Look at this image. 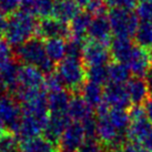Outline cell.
Returning <instances> with one entry per match:
<instances>
[{"label": "cell", "mask_w": 152, "mask_h": 152, "mask_svg": "<svg viewBox=\"0 0 152 152\" xmlns=\"http://www.w3.org/2000/svg\"><path fill=\"white\" fill-rule=\"evenodd\" d=\"M38 22L34 16L25 11H18L9 16L4 29V40L12 47H19L37 34Z\"/></svg>", "instance_id": "1"}, {"label": "cell", "mask_w": 152, "mask_h": 152, "mask_svg": "<svg viewBox=\"0 0 152 152\" xmlns=\"http://www.w3.org/2000/svg\"><path fill=\"white\" fill-rule=\"evenodd\" d=\"M56 71L59 75L64 88L68 91L78 92L86 83V66L81 59L67 57L60 64H57Z\"/></svg>", "instance_id": "2"}, {"label": "cell", "mask_w": 152, "mask_h": 152, "mask_svg": "<svg viewBox=\"0 0 152 152\" xmlns=\"http://www.w3.org/2000/svg\"><path fill=\"white\" fill-rule=\"evenodd\" d=\"M15 57L23 64L37 67L40 71L50 60L47 56L43 40L38 37H34L17 47L15 50Z\"/></svg>", "instance_id": "3"}, {"label": "cell", "mask_w": 152, "mask_h": 152, "mask_svg": "<svg viewBox=\"0 0 152 152\" xmlns=\"http://www.w3.org/2000/svg\"><path fill=\"white\" fill-rule=\"evenodd\" d=\"M112 34L115 37L129 38L134 37L139 26V18L132 10L111 9L108 15Z\"/></svg>", "instance_id": "4"}, {"label": "cell", "mask_w": 152, "mask_h": 152, "mask_svg": "<svg viewBox=\"0 0 152 152\" xmlns=\"http://www.w3.org/2000/svg\"><path fill=\"white\" fill-rule=\"evenodd\" d=\"M22 117L21 106L12 94L0 97V121L11 132H16Z\"/></svg>", "instance_id": "5"}, {"label": "cell", "mask_w": 152, "mask_h": 152, "mask_svg": "<svg viewBox=\"0 0 152 152\" xmlns=\"http://www.w3.org/2000/svg\"><path fill=\"white\" fill-rule=\"evenodd\" d=\"M37 37L40 39H70L71 38V32H70V27L68 23L61 22L57 20L53 17L43 18L40 21H38L37 26Z\"/></svg>", "instance_id": "6"}, {"label": "cell", "mask_w": 152, "mask_h": 152, "mask_svg": "<svg viewBox=\"0 0 152 152\" xmlns=\"http://www.w3.org/2000/svg\"><path fill=\"white\" fill-rule=\"evenodd\" d=\"M110 59L111 55L108 46L92 40L86 41L81 60L87 68L93 66H106Z\"/></svg>", "instance_id": "7"}, {"label": "cell", "mask_w": 152, "mask_h": 152, "mask_svg": "<svg viewBox=\"0 0 152 152\" xmlns=\"http://www.w3.org/2000/svg\"><path fill=\"white\" fill-rule=\"evenodd\" d=\"M48 118H39L29 114H22L20 123L15 134L18 137V139L21 140V142L40 137L45 131Z\"/></svg>", "instance_id": "8"}, {"label": "cell", "mask_w": 152, "mask_h": 152, "mask_svg": "<svg viewBox=\"0 0 152 152\" xmlns=\"http://www.w3.org/2000/svg\"><path fill=\"white\" fill-rule=\"evenodd\" d=\"M86 139L87 138H86L82 124L80 122L72 121L64 130V134L61 135V139L59 141V148L61 151L77 152V150L80 148V145L85 142Z\"/></svg>", "instance_id": "9"}, {"label": "cell", "mask_w": 152, "mask_h": 152, "mask_svg": "<svg viewBox=\"0 0 152 152\" xmlns=\"http://www.w3.org/2000/svg\"><path fill=\"white\" fill-rule=\"evenodd\" d=\"M103 103H106L110 109L126 110L129 108L131 101L126 86L108 83L103 89Z\"/></svg>", "instance_id": "10"}, {"label": "cell", "mask_w": 152, "mask_h": 152, "mask_svg": "<svg viewBox=\"0 0 152 152\" xmlns=\"http://www.w3.org/2000/svg\"><path fill=\"white\" fill-rule=\"evenodd\" d=\"M70 123L71 119L69 118L68 113H49V118L43 131L45 138L59 145L61 135L64 134V130Z\"/></svg>", "instance_id": "11"}, {"label": "cell", "mask_w": 152, "mask_h": 152, "mask_svg": "<svg viewBox=\"0 0 152 152\" xmlns=\"http://www.w3.org/2000/svg\"><path fill=\"white\" fill-rule=\"evenodd\" d=\"M111 34H112V30H111L108 17L98 16L92 18V21L88 31V37L90 38V40L108 46L112 40Z\"/></svg>", "instance_id": "12"}, {"label": "cell", "mask_w": 152, "mask_h": 152, "mask_svg": "<svg viewBox=\"0 0 152 152\" xmlns=\"http://www.w3.org/2000/svg\"><path fill=\"white\" fill-rule=\"evenodd\" d=\"M45 75L37 67L21 64L18 72V86L28 89H43Z\"/></svg>", "instance_id": "13"}, {"label": "cell", "mask_w": 152, "mask_h": 152, "mask_svg": "<svg viewBox=\"0 0 152 152\" xmlns=\"http://www.w3.org/2000/svg\"><path fill=\"white\" fill-rule=\"evenodd\" d=\"M127 66L131 73L134 75V77H139V78L145 77L152 66L150 52H148L143 48L137 46L130 60L128 61Z\"/></svg>", "instance_id": "14"}, {"label": "cell", "mask_w": 152, "mask_h": 152, "mask_svg": "<svg viewBox=\"0 0 152 152\" xmlns=\"http://www.w3.org/2000/svg\"><path fill=\"white\" fill-rule=\"evenodd\" d=\"M135 47L131 39L121 38V37H114L110 42V55L111 58L115 62L127 64L130 60L131 56L134 51Z\"/></svg>", "instance_id": "15"}, {"label": "cell", "mask_w": 152, "mask_h": 152, "mask_svg": "<svg viewBox=\"0 0 152 152\" xmlns=\"http://www.w3.org/2000/svg\"><path fill=\"white\" fill-rule=\"evenodd\" d=\"M68 115L73 122H83L93 117V108L86 101L81 94H73L68 108Z\"/></svg>", "instance_id": "16"}, {"label": "cell", "mask_w": 152, "mask_h": 152, "mask_svg": "<svg viewBox=\"0 0 152 152\" xmlns=\"http://www.w3.org/2000/svg\"><path fill=\"white\" fill-rule=\"evenodd\" d=\"M126 89L131 103H133V106H142L147 102L150 96L147 82L143 78L139 77L131 78L126 83Z\"/></svg>", "instance_id": "17"}, {"label": "cell", "mask_w": 152, "mask_h": 152, "mask_svg": "<svg viewBox=\"0 0 152 152\" xmlns=\"http://www.w3.org/2000/svg\"><path fill=\"white\" fill-rule=\"evenodd\" d=\"M80 12V7L75 0H55L53 12L51 17L64 23H70Z\"/></svg>", "instance_id": "18"}, {"label": "cell", "mask_w": 152, "mask_h": 152, "mask_svg": "<svg viewBox=\"0 0 152 152\" xmlns=\"http://www.w3.org/2000/svg\"><path fill=\"white\" fill-rule=\"evenodd\" d=\"M55 0H22L21 10L34 17L48 18L52 16Z\"/></svg>", "instance_id": "19"}, {"label": "cell", "mask_w": 152, "mask_h": 152, "mask_svg": "<svg viewBox=\"0 0 152 152\" xmlns=\"http://www.w3.org/2000/svg\"><path fill=\"white\" fill-rule=\"evenodd\" d=\"M71 98V93L67 89L48 93L47 103L49 113H67Z\"/></svg>", "instance_id": "20"}, {"label": "cell", "mask_w": 152, "mask_h": 152, "mask_svg": "<svg viewBox=\"0 0 152 152\" xmlns=\"http://www.w3.org/2000/svg\"><path fill=\"white\" fill-rule=\"evenodd\" d=\"M151 131L152 124L145 117V118L130 121V126L127 130V137L130 140V142L141 144Z\"/></svg>", "instance_id": "21"}, {"label": "cell", "mask_w": 152, "mask_h": 152, "mask_svg": "<svg viewBox=\"0 0 152 152\" xmlns=\"http://www.w3.org/2000/svg\"><path fill=\"white\" fill-rule=\"evenodd\" d=\"M92 16L88 11H80L77 15L75 19L69 23L71 38L79 39V40H86V37L88 36L89 27L92 21Z\"/></svg>", "instance_id": "22"}, {"label": "cell", "mask_w": 152, "mask_h": 152, "mask_svg": "<svg viewBox=\"0 0 152 152\" xmlns=\"http://www.w3.org/2000/svg\"><path fill=\"white\" fill-rule=\"evenodd\" d=\"M20 147L22 152H60L58 144H55L41 135L23 141Z\"/></svg>", "instance_id": "23"}, {"label": "cell", "mask_w": 152, "mask_h": 152, "mask_svg": "<svg viewBox=\"0 0 152 152\" xmlns=\"http://www.w3.org/2000/svg\"><path fill=\"white\" fill-rule=\"evenodd\" d=\"M45 48L48 58L56 64H60L67 57V42L64 39H48L45 41Z\"/></svg>", "instance_id": "24"}, {"label": "cell", "mask_w": 152, "mask_h": 152, "mask_svg": "<svg viewBox=\"0 0 152 152\" xmlns=\"http://www.w3.org/2000/svg\"><path fill=\"white\" fill-rule=\"evenodd\" d=\"M80 94L93 109H97L103 103V88L100 85L87 81L81 88Z\"/></svg>", "instance_id": "25"}, {"label": "cell", "mask_w": 152, "mask_h": 152, "mask_svg": "<svg viewBox=\"0 0 152 152\" xmlns=\"http://www.w3.org/2000/svg\"><path fill=\"white\" fill-rule=\"evenodd\" d=\"M130 75L131 72L127 64L113 61L108 66V78H109L108 83L123 86L131 79Z\"/></svg>", "instance_id": "26"}, {"label": "cell", "mask_w": 152, "mask_h": 152, "mask_svg": "<svg viewBox=\"0 0 152 152\" xmlns=\"http://www.w3.org/2000/svg\"><path fill=\"white\" fill-rule=\"evenodd\" d=\"M138 47L143 49L152 48V21H141L134 34Z\"/></svg>", "instance_id": "27"}, {"label": "cell", "mask_w": 152, "mask_h": 152, "mask_svg": "<svg viewBox=\"0 0 152 152\" xmlns=\"http://www.w3.org/2000/svg\"><path fill=\"white\" fill-rule=\"evenodd\" d=\"M108 115L111 123L120 133H127L128 128L130 126L129 112L123 109H110Z\"/></svg>", "instance_id": "28"}, {"label": "cell", "mask_w": 152, "mask_h": 152, "mask_svg": "<svg viewBox=\"0 0 152 152\" xmlns=\"http://www.w3.org/2000/svg\"><path fill=\"white\" fill-rule=\"evenodd\" d=\"M87 80L97 85H104L109 82L108 78V67L107 66H93L86 69Z\"/></svg>", "instance_id": "29"}, {"label": "cell", "mask_w": 152, "mask_h": 152, "mask_svg": "<svg viewBox=\"0 0 152 152\" xmlns=\"http://www.w3.org/2000/svg\"><path fill=\"white\" fill-rule=\"evenodd\" d=\"M18 137L11 131L0 135V152H18Z\"/></svg>", "instance_id": "30"}, {"label": "cell", "mask_w": 152, "mask_h": 152, "mask_svg": "<svg viewBox=\"0 0 152 152\" xmlns=\"http://www.w3.org/2000/svg\"><path fill=\"white\" fill-rule=\"evenodd\" d=\"M43 89L45 91L48 93L55 92V91H59L64 88L62 81L60 79L59 75L57 73V71L52 72L50 75H47L45 77V83H43Z\"/></svg>", "instance_id": "31"}, {"label": "cell", "mask_w": 152, "mask_h": 152, "mask_svg": "<svg viewBox=\"0 0 152 152\" xmlns=\"http://www.w3.org/2000/svg\"><path fill=\"white\" fill-rule=\"evenodd\" d=\"M85 43H86V40H79V39H73V38L69 39L67 42L68 58L81 59L82 58V51H83Z\"/></svg>", "instance_id": "32"}, {"label": "cell", "mask_w": 152, "mask_h": 152, "mask_svg": "<svg viewBox=\"0 0 152 152\" xmlns=\"http://www.w3.org/2000/svg\"><path fill=\"white\" fill-rule=\"evenodd\" d=\"M135 15L141 21H152V0H142L135 8Z\"/></svg>", "instance_id": "33"}, {"label": "cell", "mask_w": 152, "mask_h": 152, "mask_svg": "<svg viewBox=\"0 0 152 152\" xmlns=\"http://www.w3.org/2000/svg\"><path fill=\"white\" fill-rule=\"evenodd\" d=\"M22 0H0V12L11 16L21 8Z\"/></svg>", "instance_id": "34"}, {"label": "cell", "mask_w": 152, "mask_h": 152, "mask_svg": "<svg viewBox=\"0 0 152 152\" xmlns=\"http://www.w3.org/2000/svg\"><path fill=\"white\" fill-rule=\"evenodd\" d=\"M137 0H104L107 7L111 9H122V10H133L137 7Z\"/></svg>", "instance_id": "35"}, {"label": "cell", "mask_w": 152, "mask_h": 152, "mask_svg": "<svg viewBox=\"0 0 152 152\" xmlns=\"http://www.w3.org/2000/svg\"><path fill=\"white\" fill-rule=\"evenodd\" d=\"M77 152H104L102 143L97 139H86Z\"/></svg>", "instance_id": "36"}, {"label": "cell", "mask_w": 152, "mask_h": 152, "mask_svg": "<svg viewBox=\"0 0 152 152\" xmlns=\"http://www.w3.org/2000/svg\"><path fill=\"white\" fill-rule=\"evenodd\" d=\"M106 8L107 6L104 4V0H92L86 8V11H88L93 17L106 16Z\"/></svg>", "instance_id": "37"}, {"label": "cell", "mask_w": 152, "mask_h": 152, "mask_svg": "<svg viewBox=\"0 0 152 152\" xmlns=\"http://www.w3.org/2000/svg\"><path fill=\"white\" fill-rule=\"evenodd\" d=\"M81 124H82L87 139H97V119L91 117V118L85 120L83 122H81Z\"/></svg>", "instance_id": "38"}, {"label": "cell", "mask_w": 152, "mask_h": 152, "mask_svg": "<svg viewBox=\"0 0 152 152\" xmlns=\"http://www.w3.org/2000/svg\"><path fill=\"white\" fill-rule=\"evenodd\" d=\"M111 152H147V150L142 147V144L135 143V142H127L121 148Z\"/></svg>", "instance_id": "39"}, {"label": "cell", "mask_w": 152, "mask_h": 152, "mask_svg": "<svg viewBox=\"0 0 152 152\" xmlns=\"http://www.w3.org/2000/svg\"><path fill=\"white\" fill-rule=\"evenodd\" d=\"M144 110H145V114H147V118L150 121V123L152 124V98L148 99L147 102L144 103Z\"/></svg>", "instance_id": "40"}, {"label": "cell", "mask_w": 152, "mask_h": 152, "mask_svg": "<svg viewBox=\"0 0 152 152\" xmlns=\"http://www.w3.org/2000/svg\"><path fill=\"white\" fill-rule=\"evenodd\" d=\"M142 147H143L147 152H152V131L147 135V138L142 141Z\"/></svg>", "instance_id": "41"}, {"label": "cell", "mask_w": 152, "mask_h": 152, "mask_svg": "<svg viewBox=\"0 0 152 152\" xmlns=\"http://www.w3.org/2000/svg\"><path fill=\"white\" fill-rule=\"evenodd\" d=\"M145 82H147V86H148L149 89V93L152 98V66L150 68V70L148 71L147 76H145Z\"/></svg>", "instance_id": "42"}, {"label": "cell", "mask_w": 152, "mask_h": 152, "mask_svg": "<svg viewBox=\"0 0 152 152\" xmlns=\"http://www.w3.org/2000/svg\"><path fill=\"white\" fill-rule=\"evenodd\" d=\"M6 23H7V18L4 17V13L0 12V39L4 34V29H6Z\"/></svg>", "instance_id": "43"}, {"label": "cell", "mask_w": 152, "mask_h": 152, "mask_svg": "<svg viewBox=\"0 0 152 152\" xmlns=\"http://www.w3.org/2000/svg\"><path fill=\"white\" fill-rule=\"evenodd\" d=\"M76 1V4L80 7V8H87L89 6V4L92 1V0H75Z\"/></svg>", "instance_id": "44"}, {"label": "cell", "mask_w": 152, "mask_h": 152, "mask_svg": "<svg viewBox=\"0 0 152 152\" xmlns=\"http://www.w3.org/2000/svg\"><path fill=\"white\" fill-rule=\"evenodd\" d=\"M4 132H6V127H4V124L1 121H0V135L4 134Z\"/></svg>", "instance_id": "45"}, {"label": "cell", "mask_w": 152, "mask_h": 152, "mask_svg": "<svg viewBox=\"0 0 152 152\" xmlns=\"http://www.w3.org/2000/svg\"><path fill=\"white\" fill-rule=\"evenodd\" d=\"M4 87H2V86L0 85V97H1V96H2V93H4Z\"/></svg>", "instance_id": "46"}, {"label": "cell", "mask_w": 152, "mask_h": 152, "mask_svg": "<svg viewBox=\"0 0 152 152\" xmlns=\"http://www.w3.org/2000/svg\"><path fill=\"white\" fill-rule=\"evenodd\" d=\"M150 56H151V59H152V48H151V50H150Z\"/></svg>", "instance_id": "47"}, {"label": "cell", "mask_w": 152, "mask_h": 152, "mask_svg": "<svg viewBox=\"0 0 152 152\" xmlns=\"http://www.w3.org/2000/svg\"><path fill=\"white\" fill-rule=\"evenodd\" d=\"M60 152H67V151H61V150H60Z\"/></svg>", "instance_id": "48"}, {"label": "cell", "mask_w": 152, "mask_h": 152, "mask_svg": "<svg viewBox=\"0 0 152 152\" xmlns=\"http://www.w3.org/2000/svg\"><path fill=\"white\" fill-rule=\"evenodd\" d=\"M141 1H142V0H141Z\"/></svg>", "instance_id": "49"}]
</instances>
